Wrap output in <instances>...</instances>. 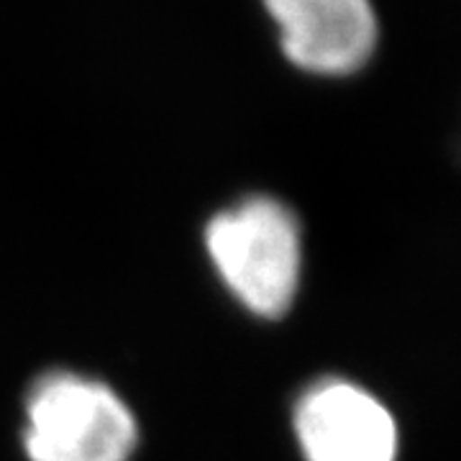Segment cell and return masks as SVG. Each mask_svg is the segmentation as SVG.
Listing matches in <instances>:
<instances>
[{
	"mask_svg": "<svg viewBox=\"0 0 461 461\" xmlns=\"http://www.w3.org/2000/svg\"><path fill=\"white\" fill-rule=\"evenodd\" d=\"M205 247L230 293L249 311L280 318L300 285L303 241L295 213L275 198H249L218 213L205 230Z\"/></svg>",
	"mask_w": 461,
	"mask_h": 461,
	"instance_id": "obj_1",
	"label": "cell"
},
{
	"mask_svg": "<svg viewBox=\"0 0 461 461\" xmlns=\"http://www.w3.org/2000/svg\"><path fill=\"white\" fill-rule=\"evenodd\" d=\"M23 448L32 461H129L136 420L111 387L51 372L26 400Z\"/></svg>",
	"mask_w": 461,
	"mask_h": 461,
	"instance_id": "obj_2",
	"label": "cell"
},
{
	"mask_svg": "<svg viewBox=\"0 0 461 461\" xmlns=\"http://www.w3.org/2000/svg\"><path fill=\"white\" fill-rule=\"evenodd\" d=\"M295 433L308 461H397L400 430L379 397L348 379H321L295 405Z\"/></svg>",
	"mask_w": 461,
	"mask_h": 461,
	"instance_id": "obj_3",
	"label": "cell"
},
{
	"mask_svg": "<svg viewBox=\"0 0 461 461\" xmlns=\"http://www.w3.org/2000/svg\"><path fill=\"white\" fill-rule=\"evenodd\" d=\"M285 57L318 77L359 72L377 51L372 0H262Z\"/></svg>",
	"mask_w": 461,
	"mask_h": 461,
	"instance_id": "obj_4",
	"label": "cell"
}]
</instances>
